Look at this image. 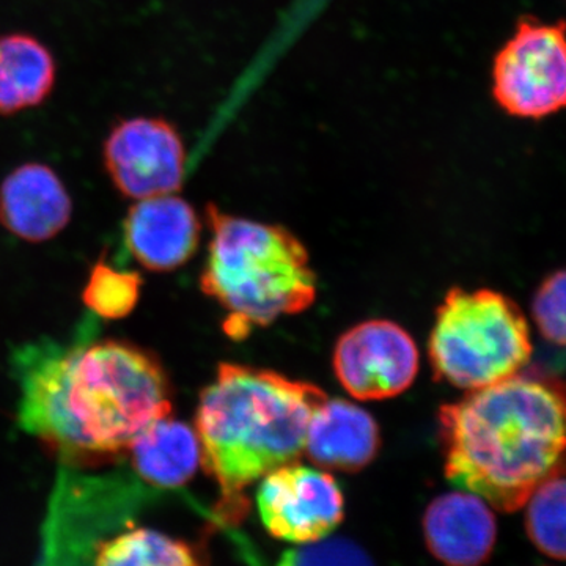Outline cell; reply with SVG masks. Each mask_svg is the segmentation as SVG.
Segmentation results:
<instances>
[{
	"mask_svg": "<svg viewBox=\"0 0 566 566\" xmlns=\"http://www.w3.org/2000/svg\"><path fill=\"white\" fill-rule=\"evenodd\" d=\"M197 212L180 197L137 200L123 222V240L133 259L155 273H169L188 263L200 241Z\"/></svg>",
	"mask_w": 566,
	"mask_h": 566,
	"instance_id": "obj_10",
	"label": "cell"
},
{
	"mask_svg": "<svg viewBox=\"0 0 566 566\" xmlns=\"http://www.w3.org/2000/svg\"><path fill=\"white\" fill-rule=\"evenodd\" d=\"M532 352L526 316L505 294L452 289L436 311L431 367L458 389L472 392L509 379L526 368Z\"/></svg>",
	"mask_w": 566,
	"mask_h": 566,
	"instance_id": "obj_5",
	"label": "cell"
},
{
	"mask_svg": "<svg viewBox=\"0 0 566 566\" xmlns=\"http://www.w3.org/2000/svg\"><path fill=\"white\" fill-rule=\"evenodd\" d=\"M326 400L319 387L277 371L219 365L200 395L193 430L227 512H240L245 488L303 455L308 424Z\"/></svg>",
	"mask_w": 566,
	"mask_h": 566,
	"instance_id": "obj_3",
	"label": "cell"
},
{
	"mask_svg": "<svg viewBox=\"0 0 566 566\" xmlns=\"http://www.w3.org/2000/svg\"><path fill=\"white\" fill-rule=\"evenodd\" d=\"M438 422L447 480L499 512L566 474V381L549 371L523 368L472 390L442 405Z\"/></svg>",
	"mask_w": 566,
	"mask_h": 566,
	"instance_id": "obj_2",
	"label": "cell"
},
{
	"mask_svg": "<svg viewBox=\"0 0 566 566\" xmlns=\"http://www.w3.org/2000/svg\"><path fill=\"white\" fill-rule=\"evenodd\" d=\"M379 446L374 417L360 406L327 398L308 424L304 453L319 468L357 472L375 460Z\"/></svg>",
	"mask_w": 566,
	"mask_h": 566,
	"instance_id": "obj_13",
	"label": "cell"
},
{
	"mask_svg": "<svg viewBox=\"0 0 566 566\" xmlns=\"http://www.w3.org/2000/svg\"><path fill=\"white\" fill-rule=\"evenodd\" d=\"M93 566H203L191 545L148 527H132L96 546Z\"/></svg>",
	"mask_w": 566,
	"mask_h": 566,
	"instance_id": "obj_16",
	"label": "cell"
},
{
	"mask_svg": "<svg viewBox=\"0 0 566 566\" xmlns=\"http://www.w3.org/2000/svg\"><path fill=\"white\" fill-rule=\"evenodd\" d=\"M103 161L112 185L126 199L170 196L185 181V144L164 118L118 122L104 140Z\"/></svg>",
	"mask_w": 566,
	"mask_h": 566,
	"instance_id": "obj_7",
	"label": "cell"
},
{
	"mask_svg": "<svg viewBox=\"0 0 566 566\" xmlns=\"http://www.w3.org/2000/svg\"><path fill=\"white\" fill-rule=\"evenodd\" d=\"M428 551L446 566H483L497 542V521L491 505L472 493H447L424 512Z\"/></svg>",
	"mask_w": 566,
	"mask_h": 566,
	"instance_id": "obj_12",
	"label": "cell"
},
{
	"mask_svg": "<svg viewBox=\"0 0 566 566\" xmlns=\"http://www.w3.org/2000/svg\"><path fill=\"white\" fill-rule=\"evenodd\" d=\"M211 241L200 285L223 311V329L244 338L252 327H266L297 315L315 303L316 277L307 249L281 226L237 218L207 208Z\"/></svg>",
	"mask_w": 566,
	"mask_h": 566,
	"instance_id": "obj_4",
	"label": "cell"
},
{
	"mask_svg": "<svg viewBox=\"0 0 566 566\" xmlns=\"http://www.w3.org/2000/svg\"><path fill=\"white\" fill-rule=\"evenodd\" d=\"M334 371L346 392L357 400H386L415 382L419 349L400 324L371 319L338 338Z\"/></svg>",
	"mask_w": 566,
	"mask_h": 566,
	"instance_id": "obj_9",
	"label": "cell"
},
{
	"mask_svg": "<svg viewBox=\"0 0 566 566\" xmlns=\"http://www.w3.org/2000/svg\"><path fill=\"white\" fill-rule=\"evenodd\" d=\"M18 419L66 463L126 455L151 424L172 416V386L155 354L91 335L18 353Z\"/></svg>",
	"mask_w": 566,
	"mask_h": 566,
	"instance_id": "obj_1",
	"label": "cell"
},
{
	"mask_svg": "<svg viewBox=\"0 0 566 566\" xmlns=\"http://www.w3.org/2000/svg\"><path fill=\"white\" fill-rule=\"evenodd\" d=\"M137 476L156 490H177L202 464L199 436L172 416L151 424L126 453Z\"/></svg>",
	"mask_w": 566,
	"mask_h": 566,
	"instance_id": "obj_14",
	"label": "cell"
},
{
	"mask_svg": "<svg viewBox=\"0 0 566 566\" xmlns=\"http://www.w3.org/2000/svg\"><path fill=\"white\" fill-rule=\"evenodd\" d=\"M57 80L54 55L29 33L0 36V115L20 114L50 98Z\"/></svg>",
	"mask_w": 566,
	"mask_h": 566,
	"instance_id": "obj_15",
	"label": "cell"
},
{
	"mask_svg": "<svg viewBox=\"0 0 566 566\" xmlns=\"http://www.w3.org/2000/svg\"><path fill=\"white\" fill-rule=\"evenodd\" d=\"M256 506L274 538L305 545L326 538L340 526L345 495L327 472L289 463L263 476Z\"/></svg>",
	"mask_w": 566,
	"mask_h": 566,
	"instance_id": "obj_8",
	"label": "cell"
},
{
	"mask_svg": "<svg viewBox=\"0 0 566 566\" xmlns=\"http://www.w3.org/2000/svg\"><path fill=\"white\" fill-rule=\"evenodd\" d=\"M142 277L136 271L118 270L99 259L93 264L82 290V303L88 314L102 319L126 318L140 300Z\"/></svg>",
	"mask_w": 566,
	"mask_h": 566,
	"instance_id": "obj_18",
	"label": "cell"
},
{
	"mask_svg": "<svg viewBox=\"0 0 566 566\" xmlns=\"http://www.w3.org/2000/svg\"><path fill=\"white\" fill-rule=\"evenodd\" d=\"M536 327L545 340L566 348V270L547 275L532 303Z\"/></svg>",
	"mask_w": 566,
	"mask_h": 566,
	"instance_id": "obj_19",
	"label": "cell"
},
{
	"mask_svg": "<svg viewBox=\"0 0 566 566\" xmlns=\"http://www.w3.org/2000/svg\"><path fill=\"white\" fill-rule=\"evenodd\" d=\"M277 566H375L370 556L345 538L319 539L285 551Z\"/></svg>",
	"mask_w": 566,
	"mask_h": 566,
	"instance_id": "obj_20",
	"label": "cell"
},
{
	"mask_svg": "<svg viewBox=\"0 0 566 566\" xmlns=\"http://www.w3.org/2000/svg\"><path fill=\"white\" fill-rule=\"evenodd\" d=\"M73 199L57 172L25 163L0 185V226L25 243H46L69 227Z\"/></svg>",
	"mask_w": 566,
	"mask_h": 566,
	"instance_id": "obj_11",
	"label": "cell"
},
{
	"mask_svg": "<svg viewBox=\"0 0 566 566\" xmlns=\"http://www.w3.org/2000/svg\"><path fill=\"white\" fill-rule=\"evenodd\" d=\"M491 93L501 111L523 120H543L565 111L566 22L521 18L495 54Z\"/></svg>",
	"mask_w": 566,
	"mask_h": 566,
	"instance_id": "obj_6",
	"label": "cell"
},
{
	"mask_svg": "<svg viewBox=\"0 0 566 566\" xmlns=\"http://www.w3.org/2000/svg\"><path fill=\"white\" fill-rule=\"evenodd\" d=\"M526 505V532L532 545L547 557L566 562L565 476L536 488Z\"/></svg>",
	"mask_w": 566,
	"mask_h": 566,
	"instance_id": "obj_17",
	"label": "cell"
}]
</instances>
